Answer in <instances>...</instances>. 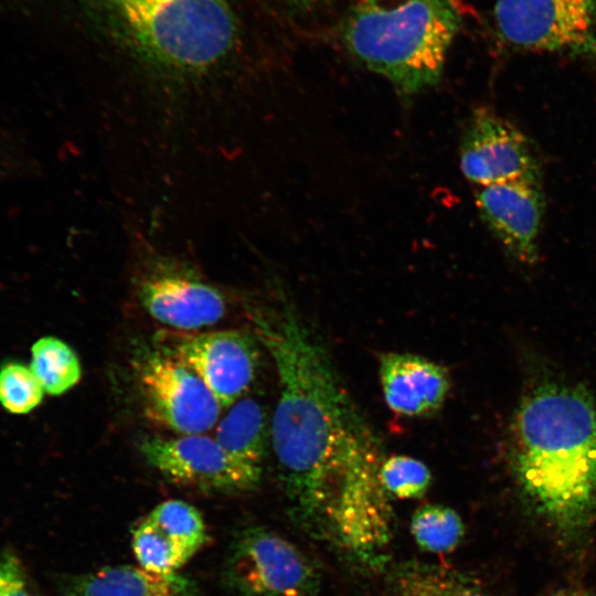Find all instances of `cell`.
Segmentation results:
<instances>
[{
	"mask_svg": "<svg viewBox=\"0 0 596 596\" xmlns=\"http://www.w3.org/2000/svg\"><path fill=\"white\" fill-rule=\"evenodd\" d=\"M277 305L254 317L278 377L273 449L296 523L343 557L383 491L380 446L316 333Z\"/></svg>",
	"mask_w": 596,
	"mask_h": 596,
	"instance_id": "obj_1",
	"label": "cell"
},
{
	"mask_svg": "<svg viewBox=\"0 0 596 596\" xmlns=\"http://www.w3.org/2000/svg\"><path fill=\"white\" fill-rule=\"evenodd\" d=\"M510 464L526 510L563 543L596 521V403L583 387L545 381L520 402Z\"/></svg>",
	"mask_w": 596,
	"mask_h": 596,
	"instance_id": "obj_2",
	"label": "cell"
},
{
	"mask_svg": "<svg viewBox=\"0 0 596 596\" xmlns=\"http://www.w3.org/2000/svg\"><path fill=\"white\" fill-rule=\"evenodd\" d=\"M138 60L172 77L205 75L233 52L238 24L226 0H76Z\"/></svg>",
	"mask_w": 596,
	"mask_h": 596,
	"instance_id": "obj_3",
	"label": "cell"
},
{
	"mask_svg": "<svg viewBox=\"0 0 596 596\" xmlns=\"http://www.w3.org/2000/svg\"><path fill=\"white\" fill-rule=\"evenodd\" d=\"M460 25L456 0H354L340 39L358 62L413 95L438 83Z\"/></svg>",
	"mask_w": 596,
	"mask_h": 596,
	"instance_id": "obj_4",
	"label": "cell"
},
{
	"mask_svg": "<svg viewBox=\"0 0 596 596\" xmlns=\"http://www.w3.org/2000/svg\"><path fill=\"white\" fill-rule=\"evenodd\" d=\"M494 20L513 49L596 62V0H497Z\"/></svg>",
	"mask_w": 596,
	"mask_h": 596,
	"instance_id": "obj_5",
	"label": "cell"
},
{
	"mask_svg": "<svg viewBox=\"0 0 596 596\" xmlns=\"http://www.w3.org/2000/svg\"><path fill=\"white\" fill-rule=\"evenodd\" d=\"M225 583L241 596H315L321 574L315 562L279 534L252 526L227 553Z\"/></svg>",
	"mask_w": 596,
	"mask_h": 596,
	"instance_id": "obj_6",
	"label": "cell"
},
{
	"mask_svg": "<svg viewBox=\"0 0 596 596\" xmlns=\"http://www.w3.org/2000/svg\"><path fill=\"white\" fill-rule=\"evenodd\" d=\"M459 163L475 188L542 181V163L532 141L490 108L475 109L466 123Z\"/></svg>",
	"mask_w": 596,
	"mask_h": 596,
	"instance_id": "obj_7",
	"label": "cell"
},
{
	"mask_svg": "<svg viewBox=\"0 0 596 596\" xmlns=\"http://www.w3.org/2000/svg\"><path fill=\"white\" fill-rule=\"evenodd\" d=\"M147 416L181 435L212 428L221 405L200 376L170 353H152L137 366Z\"/></svg>",
	"mask_w": 596,
	"mask_h": 596,
	"instance_id": "obj_8",
	"label": "cell"
},
{
	"mask_svg": "<svg viewBox=\"0 0 596 596\" xmlns=\"http://www.w3.org/2000/svg\"><path fill=\"white\" fill-rule=\"evenodd\" d=\"M140 451L151 467L180 486L237 492L252 490L260 481V466L234 458L215 439L201 434L145 438Z\"/></svg>",
	"mask_w": 596,
	"mask_h": 596,
	"instance_id": "obj_9",
	"label": "cell"
},
{
	"mask_svg": "<svg viewBox=\"0 0 596 596\" xmlns=\"http://www.w3.org/2000/svg\"><path fill=\"white\" fill-rule=\"evenodd\" d=\"M137 281L143 309L157 321L180 330H195L220 321L226 311L224 295L161 256L150 259Z\"/></svg>",
	"mask_w": 596,
	"mask_h": 596,
	"instance_id": "obj_10",
	"label": "cell"
},
{
	"mask_svg": "<svg viewBox=\"0 0 596 596\" xmlns=\"http://www.w3.org/2000/svg\"><path fill=\"white\" fill-rule=\"evenodd\" d=\"M170 354L200 376L222 408L233 405L246 392L258 364L256 339L236 330L181 338Z\"/></svg>",
	"mask_w": 596,
	"mask_h": 596,
	"instance_id": "obj_11",
	"label": "cell"
},
{
	"mask_svg": "<svg viewBox=\"0 0 596 596\" xmlns=\"http://www.w3.org/2000/svg\"><path fill=\"white\" fill-rule=\"evenodd\" d=\"M479 215L510 257L532 266L539 258V238L545 198L538 182H508L475 188Z\"/></svg>",
	"mask_w": 596,
	"mask_h": 596,
	"instance_id": "obj_12",
	"label": "cell"
},
{
	"mask_svg": "<svg viewBox=\"0 0 596 596\" xmlns=\"http://www.w3.org/2000/svg\"><path fill=\"white\" fill-rule=\"evenodd\" d=\"M207 541L198 509L181 500L164 501L136 526L131 546L140 566L159 573H175Z\"/></svg>",
	"mask_w": 596,
	"mask_h": 596,
	"instance_id": "obj_13",
	"label": "cell"
},
{
	"mask_svg": "<svg viewBox=\"0 0 596 596\" xmlns=\"http://www.w3.org/2000/svg\"><path fill=\"white\" fill-rule=\"evenodd\" d=\"M380 382L389 408L404 416H426L439 409L450 390L447 370L413 353H385Z\"/></svg>",
	"mask_w": 596,
	"mask_h": 596,
	"instance_id": "obj_14",
	"label": "cell"
},
{
	"mask_svg": "<svg viewBox=\"0 0 596 596\" xmlns=\"http://www.w3.org/2000/svg\"><path fill=\"white\" fill-rule=\"evenodd\" d=\"M61 596H195L192 583L177 573L118 565L64 578Z\"/></svg>",
	"mask_w": 596,
	"mask_h": 596,
	"instance_id": "obj_15",
	"label": "cell"
},
{
	"mask_svg": "<svg viewBox=\"0 0 596 596\" xmlns=\"http://www.w3.org/2000/svg\"><path fill=\"white\" fill-rule=\"evenodd\" d=\"M390 596H490L466 573L447 565L407 561L389 577Z\"/></svg>",
	"mask_w": 596,
	"mask_h": 596,
	"instance_id": "obj_16",
	"label": "cell"
},
{
	"mask_svg": "<svg viewBox=\"0 0 596 596\" xmlns=\"http://www.w3.org/2000/svg\"><path fill=\"white\" fill-rule=\"evenodd\" d=\"M215 440L234 458L262 467L268 440L263 406L254 398L237 401L217 424Z\"/></svg>",
	"mask_w": 596,
	"mask_h": 596,
	"instance_id": "obj_17",
	"label": "cell"
},
{
	"mask_svg": "<svg viewBox=\"0 0 596 596\" xmlns=\"http://www.w3.org/2000/svg\"><path fill=\"white\" fill-rule=\"evenodd\" d=\"M30 368L45 393L61 395L82 377V368L74 350L63 340L46 336L31 347Z\"/></svg>",
	"mask_w": 596,
	"mask_h": 596,
	"instance_id": "obj_18",
	"label": "cell"
},
{
	"mask_svg": "<svg viewBox=\"0 0 596 596\" xmlns=\"http://www.w3.org/2000/svg\"><path fill=\"white\" fill-rule=\"evenodd\" d=\"M411 534L416 544L430 553H449L461 542L465 525L450 507L427 503L412 515Z\"/></svg>",
	"mask_w": 596,
	"mask_h": 596,
	"instance_id": "obj_19",
	"label": "cell"
},
{
	"mask_svg": "<svg viewBox=\"0 0 596 596\" xmlns=\"http://www.w3.org/2000/svg\"><path fill=\"white\" fill-rule=\"evenodd\" d=\"M379 477L389 497L397 499H419L427 492L432 473L421 460L405 455L384 458Z\"/></svg>",
	"mask_w": 596,
	"mask_h": 596,
	"instance_id": "obj_20",
	"label": "cell"
},
{
	"mask_svg": "<svg viewBox=\"0 0 596 596\" xmlns=\"http://www.w3.org/2000/svg\"><path fill=\"white\" fill-rule=\"evenodd\" d=\"M44 390L30 366L10 361L0 368V405L9 413L24 415L35 409Z\"/></svg>",
	"mask_w": 596,
	"mask_h": 596,
	"instance_id": "obj_21",
	"label": "cell"
},
{
	"mask_svg": "<svg viewBox=\"0 0 596 596\" xmlns=\"http://www.w3.org/2000/svg\"><path fill=\"white\" fill-rule=\"evenodd\" d=\"M0 596H32L23 564L10 549L0 553Z\"/></svg>",
	"mask_w": 596,
	"mask_h": 596,
	"instance_id": "obj_22",
	"label": "cell"
},
{
	"mask_svg": "<svg viewBox=\"0 0 596 596\" xmlns=\"http://www.w3.org/2000/svg\"><path fill=\"white\" fill-rule=\"evenodd\" d=\"M280 2L287 4L288 7L305 11V10H312L322 3H324L328 0H279Z\"/></svg>",
	"mask_w": 596,
	"mask_h": 596,
	"instance_id": "obj_23",
	"label": "cell"
},
{
	"mask_svg": "<svg viewBox=\"0 0 596 596\" xmlns=\"http://www.w3.org/2000/svg\"><path fill=\"white\" fill-rule=\"evenodd\" d=\"M551 596H590L587 593L576 589H562Z\"/></svg>",
	"mask_w": 596,
	"mask_h": 596,
	"instance_id": "obj_24",
	"label": "cell"
},
{
	"mask_svg": "<svg viewBox=\"0 0 596 596\" xmlns=\"http://www.w3.org/2000/svg\"><path fill=\"white\" fill-rule=\"evenodd\" d=\"M7 162L0 155V173H3L6 171Z\"/></svg>",
	"mask_w": 596,
	"mask_h": 596,
	"instance_id": "obj_25",
	"label": "cell"
}]
</instances>
